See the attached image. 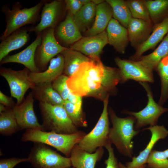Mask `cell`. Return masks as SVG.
<instances>
[{
    "mask_svg": "<svg viewBox=\"0 0 168 168\" xmlns=\"http://www.w3.org/2000/svg\"><path fill=\"white\" fill-rule=\"evenodd\" d=\"M72 168H75V167H72Z\"/></svg>",
    "mask_w": 168,
    "mask_h": 168,
    "instance_id": "obj_47",
    "label": "cell"
},
{
    "mask_svg": "<svg viewBox=\"0 0 168 168\" xmlns=\"http://www.w3.org/2000/svg\"><path fill=\"white\" fill-rule=\"evenodd\" d=\"M152 23L132 17L127 28L128 39L131 46L137 49L150 36L152 29Z\"/></svg>",
    "mask_w": 168,
    "mask_h": 168,
    "instance_id": "obj_19",
    "label": "cell"
},
{
    "mask_svg": "<svg viewBox=\"0 0 168 168\" xmlns=\"http://www.w3.org/2000/svg\"><path fill=\"white\" fill-rule=\"evenodd\" d=\"M96 6L91 0L87 4L83 6L73 15L74 21L81 32L88 30L89 25L95 17Z\"/></svg>",
    "mask_w": 168,
    "mask_h": 168,
    "instance_id": "obj_28",
    "label": "cell"
},
{
    "mask_svg": "<svg viewBox=\"0 0 168 168\" xmlns=\"http://www.w3.org/2000/svg\"><path fill=\"white\" fill-rule=\"evenodd\" d=\"M63 2L54 0L50 2L44 1L42 8L39 23L29 29V31L37 35L49 28L54 29L62 15Z\"/></svg>",
    "mask_w": 168,
    "mask_h": 168,
    "instance_id": "obj_13",
    "label": "cell"
},
{
    "mask_svg": "<svg viewBox=\"0 0 168 168\" xmlns=\"http://www.w3.org/2000/svg\"><path fill=\"white\" fill-rule=\"evenodd\" d=\"M30 72L26 67L20 70H15L9 68H0V74L7 82L11 96L16 99L17 105L23 101L26 92L30 88L31 89L35 85L30 79Z\"/></svg>",
    "mask_w": 168,
    "mask_h": 168,
    "instance_id": "obj_10",
    "label": "cell"
},
{
    "mask_svg": "<svg viewBox=\"0 0 168 168\" xmlns=\"http://www.w3.org/2000/svg\"><path fill=\"white\" fill-rule=\"evenodd\" d=\"M64 68V61L63 55L58 54L50 62L48 68L43 72H30L29 77L34 84L44 82H51L63 74Z\"/></svg>",
    "mask_w": 168,
    "mask_h": 168,
    "instance_id": "obj_20",
    "label": "cell"
},
{
    "mask_svg": "<svg viewBox=\"0 0 168 168\" xmlns=\"http://www.w3.org/2000/svg\"><path fill=\"white\" fill-rule=\"evenodd\" d=\"M108 43L118 52L124 54L129 40L127 29L112 18L106 28Z\"/></svg>",
    "mask_w": 168,
    "mask_h": 168,
    "instance_id": "obj_17",
    "label": "cell"
},
{
    "mask_svg": "<svg viewBox=\"0 0 168 168\" xmlns=\"http://www.w3.org/2000/svg\"><path fill=\"white\" fill-rule=\"evenodd\" d=\"M64 2L66 10L73 15L75 14L83 6L79 0H65Z\"/></svg>",
    "mask_w": 168,
    "mask_h": 168,
    "instance_id": "obj_39",
    "label": "cell"
},
{
    "mask_svg": "<svg viewBox=\"0 0 168 168\" xmlns=\"http://www.w3.org/2000/svg\"><path fill=\"white\" fill-rule=\"evenodd\" d=\"M126 2L133 18L152 23L144 0H131Z\"/></svg>",
    "mask_w": 168,
    "mask_h": 168,
    "instance_id": "obj_33",
    "label": "cell"
},
{
    "mask_svg": "<svg viewBox=\"0 0 168 168\" xmlns=\"http://www.w3.org/2000/svg\"><path fill=\"white\" fill-rule=\"evenodd\" d=\"M104 153L103 147L98 148L94 153H90L77 144L70 153L72 166L75 168H95L96 163L101 159Z\"/></svg>",
    "mask_w": 168,
    "mask_h": 168,
    "instance_id": "obj_18",
    "label": "cell"
},
{
    "mask_svg": "<svg viewBox=\"0 0 168 168\" xmlns=\"http://www.w3.org/2000/svg\"><path fill=\"white\" fill-rule=\"evenodd\" d=\"M29 29H20L2 40L0 44V61L11 52L25 45L29 39Z\"/></svg>",
    "mask_w": 168,
    "mask_h": 168,
    "instance_id": "obj_23",
    "label": "cell"
},
{
    "mask_svg": "<svg viewBox=\"0 0 168 168\" xmlns=\"http://www.w3.org/2000/svg\"><path fill=\"white\" fill-rule=\"evenodd\" d=\"M109 96L103 101L102 112L93 129L81 139L78 143L82 149L90 153L95 152L100 147H103L109 142L110 128L108 117V105Z\"/></svg>",
    "mask_w": 168,
    "mask_h": 168,
    "instance_id": "obj_6",
    "label": "cell"
},
{
    "mask_svg": "<svg viewBox=\"0 0 168 168\" xmlns=\"http://www.w3.org/2000/svg\"><path fill=\"white\" fill-rule=\"evenodd\" d=\"M26 162H28L27 158L12 157L9 158L1 159L0 168H13L19 163Z\"/></svg>",
    "mask_w": 168,
    "mask_h": 168,
    "instance_id": "obj_38",
    "label": "cell"
},
{
    "mask_svg": "<svg viewBox=\"0 0 168 168\" xmlns=\"http://www.w3.org/2000/svg\"><path fill=\"white\" fill-rule=\"evenodd\" d=\"M114 60L120 71V82L124 83L130 79L138 82H154L152 72L142 66L137 60L122 59L119 57Z\"/></svg>",
    "mask_w": 168,
    "mask_h": 168,
    "instance_id": "obj_11",
    "label": "cell"
},
{
    "mask_svg": "<svg viewBox=\"0 0 168 168\" xmlns=\"http://www.w3.org/2000/svg\"><path fill=\"white\" fill-rule=\"evenodd\" d=\"M168 55V33L153 52L141 57L137 61L142 66L152 72L161 60Z\"/></svg>",
    "mask_w": 168,
    "mask_h": 168,
    "instance_id": "obj_26",
    "label": "cell"
},
{
    "mask_svg": "<svg viewBox=\"0 0 168 168\" xmlns=\"http://www.w3.org/2000/svg\"><path fill=\"white\" fill-rule=\"evenodd\" d=\"M108 43L106 30L98 34L82 37L69 48L79 52L89 58L99 57L105 46Z\"/></svg>",
    "mask_w": 168,
    "mask_h": 168,
    "instance_id": "obj_14",
    "label": "cell"
},
{
    "mask_svg": "<svg viewBox=\"0 0 168 168\" xmlns=\"http://www.w3.org/2000/svg\"><path fill=\"white\" fill-rule=\"evenodd\" d=\"M7 108L4 105L0 104V113L4 111Z\"/></svg>",
    "mask_w": 168,
    "mask_h": 168,
    "instance_id": "obj_45",
    "label": "cell"
},
{
    "mask_svg": "<svg viewBox=\"0 0 168 168\" xmlns=\"http://www.w3.org/2000/svg\"><path fill=\"white\" fill-rule=\"evenodd\" d=\"M82 97L74 94L70 91L67 100L79 109L82 110Z\"/></svg>",
    "mask_w": 168,
    "mask_h": 168,
    "instance_id": "obj_40",
    "label": "cell"
},
{
    "mask_svg": "<svg viewBox=\"0 0 168 168\" xmlns=\"http://www.w3.org/2000/svg\"><path fill=\"white\" fill-rule=\"evenodd\" d=\"M89 58L90 60L82 63L69 77L67 84L76 95L93 96L103 101L116 91V86L121 80L119 70L105 65L99 57Z\"/></svg>",
    "mask_w": 168,
    "mask_h": 168,
    "instance_id": "obj_1",
    "label": "cell"
},
{
    "mask_svg": "<svg viewBox=\"0 0 168 168\" xmlns=\"http://www.w3.org/2000/svg\"><path fill=\"white\" fill-rule=\"evenodd\" d=\"M35 99L30 92L20 104H16L12 108L20 130L36 129L45 131L39 122L34 109Z\"/></svg>",
    "mask_w": 168,
    "mask_h": 168,
    "instance_id": "obj_12",
    "label": "cell"
},
{
    "mask_svg": "<svg viewBox=\"0 0 168 168\" xmlns=\"http://www.w3.org/2000/svg\"><path fill=\"white\" fill-rule=\"evenodd\" d=\"M91 0H79V1L83 6L86 5L89 3Z\"/></svg>",
    "mask_w": 168,
    "mask_h": 168,
    "instance_id": "obj_44",
    "label": "cell"
},
{
    "mask_svg": "<svg viewBox=\"0 0 168 168\" xmlns=\"http://www.w3.org/2000/svg\"><path fill=\"white\" fill-rule=\"evenodd\" d=\"M44 2L41 1L30 8H23L19 2L14 3L11 10L7 6H2V11L5 16L6 26L0 37L1 40H3L24 26L35 25L40 20V13Z\"/></svg>",
    "mask_w": 168,
    "mask_h": 168,
    "instance_id": "obj_4",
    "label": "cell"
},
{
    "mask_svg": "<svg viewBox=\"0 0 168 168\" xmlns=\"http://www.w3.org/2000/svg\"><path fill=\"white\" fill-rule=\"evenodd\" d=\"M42 41V33L37 35L35 40L26 49L16 54L7 55L0 62L2 64L10 63H16L24 65L30 72H40L37 67L35 61V56L36 49Z\"/></svg>",
    "mask_w": 168,
    "mask_h": 168,
    "instance_id": "obj_15",
    "label": "cell"
},
{
    "mask_svg": "<svg viewBox=\"0 0 168 168\" xmlns=\"http://www.w3.org/2000/svg\"><path fill=\"white\" fill-rule=\"evenodd\" d=\"M39 108L45 130L62 134H72L78 131L63 106L39 102Z\"/></svg>",
    "mask_w": 168,
    "mask_h": 168,
    "instance_id": "obj_5",
    "label": "cell"
},
{
    "mask_svg": "<svg viewBox=\"0 0 168 168\" xmlns=\"http://www.w3.org/2000/svg\"><path fill=\"white\" fill-rule=\"evenodd\" d=\"M35 168H70V157L63 156L44 144L34 143L27 157Z\"/></svg>",
    "mask_w": 168,
    "mask_h": 168,
    "instance_id": "obj_7",
    "label": "cell"
},
{
    "mask_svg": "<svg viewBox=\"0 0 168 168\" xmlns=\"http://www.w3.org/2000/svg\"><path fill=\"white\" fill-rule=\"evenodd\" d=\"M86 134L84 132L80 131L67 134L31 128L25 130L21 139L24 142L41 143L50 146L61 152L66 157H69L73 147Z\"/></svg>",
    "mask_w": 168,
    "mask_h": 168,
    "instance_id": "obj_3",
    "label": "cell"
},
{
    "mask_svg": "<svg viewBox=\"0 0 168 168\" xmlns=\"http://www.w3.org/2000/svg\"><path fill=\"white\" fill-rule=\"evenodd\" d=\"M112 144L109 142L104 147L108 152V158L105 161L106 165V168H119L117 158L115 156Z\"/></svg>",
    "mask_w": 168,
    "mask_h": 168,
    "instance_id": "obj_37",
    "label": "cell"
},
{
    "mask_svg": "<svg viewBox=\"0 0 168 168\" xmlns=\"http://www.w3.org/2000/svg\"><path fill=\"white\" fill-rule=\"evenodd\" d=\"M148 130L151 133L150 141L146 148L139 152L137 157H132V160L126 163L125 166L128 168H137L146 163L147 158L156 143L159 140L164 139L168 135V130L163 125L150 126L142 129Z\"/></svg>",
    "mask_w": 168,
    "mask_h": 168,
    "instance_id": "obj_16",
    "label": "cell"
},
{
    "mask_svg": "<svg viewBox=\"0 0 168 168\" xmlns=\"http://www.w3.org/2000/svg\"><path fill=\"white\" fill-rule=\"evenodd\" d=\"M68 78V77L63 74L52 82L53 88L59 94L64 100H67L68 95L70 91L67 83Z\"/></svg>",
    "mask_w": 168,
    "mask_h": 168,
    "instance_id": "obj_36",
    "label": "cell"
},
{
    "mask_svg": "<svg viewBox=\"0 0 168 168\" xmlns=\"http://www.w3.org/2000/svg\"><path fill=\"white\" fill-rule=\"evenodd\" d=\"M63 106L68 116L77 127L87 126L82 110L79 109L67 100H64Z\"/></svg>",
    "mask_w": 168,
    "mask_h": 168,
    "instance_id": "obj_34",
    "label": "cell"
},
{
    "mask_svg": "<svg viewBox=\"0 0 168 168\" xmlns=\"http://www.w3.org/2000/svg\"><path fill=\"white\" fill-rule=\"evenodd\" d=\"M168 33V17H166L155 25L151 34L136 49L135 53L130 59L133 60H138L144 53L155 48L165 35Z\"/></svg>",
    "mask_w": 168,
    "mask_h": 168,
    "instance_id": "obj_22",
    "label": "cell"
},
{
    "mask_svg": "<svg viewBox=\"0 0 168 168\" xmlns=\"http://www.w3.org/2000/svg\"><path fill=\"white\" fill-rule=\"evenodd\" d=\"M20 130L12 109L7 108L0 113V133L5 136L12 135Z\"/></svg>",
    "mask_w": 168,
    "mask_h": 168,
    "instance_id": "obj_30",
    "label": "cell"
},
{
    "mask_svg": "<svg viewBox=\"0 0 168 168\" xmlns=\"http://www.w3.org/2000/svg\"><path fill=\"white\" fill-rule=\"evenodd\" d=\"M112 126L110 128L109 142L113 144L119 153L125 156L132 157L133 154V138L140 132L134 129L136 119L132 116L124 118L118 117L111 108L108 110Z\"/></svg>",
    "mask_w": 168,
    "mask_h": 168,
    "instance_id": "obj_2",
    "label": "cell"
},
{
    "mask_svg": "<svg viewBox=\"0 0 168 168\" xmlns=\"http://www.w3.org/2000/svg\"><path fill=\"white\" fill-rule=\"evenodd\" d=\"M112 16V8L106 1L96 5L94 22L86 31L87 36L95 35L105 31Z\"/></svg>",
    "mask_w": 168,
    "mask_h": 168,
    "instance_id": "obj_25",
    "label": "cell"
},
{
    "mask_svg": "<svg viewBox=\"0 0 168 168\" xmlns=\"http://www.w3.org/2000/svg\"><path fill=\"white\" fill-rule=\"evenodd\" d=\"M54 35L61 41L66 45H72L82 37L74 21L73 15L68 11L64 20L54 31Z\"/></svg>",
    "mask_w": 168,
    "mask_h": 168,
    "instance_id": "obj_21",
    "label": "cell"
},
{
    "mask_svg": "<svg viewBox=\"0 0 168 168\" xmlns=\"http://www.w3.org/2000/svg\"><path fill=\"white\" fill-rule=\"evenodd\" d=\"M152 21L156 24L168 12V0H144Z\"/></svg>",
    "mask_w": 168,
    "mask_h": 168,
    "instance_id": "obj_31",
    "label": "cell"
},
{
    "mask_svg": "<svg viewBox=\"0 0 168 168\" xmlns=\"http://www.w3.org/2000/svg\"><path fill=\"white\" fill-rule=\"evenodd\" d=\"M0 103L7 108L12 109L16 104L11 97L6 95L1 91H0Z\"/></svg>",
    "mask_w": 168,
    "mask_h": 168,
    "instance_id": "obj_41",
    "label": "cell"
},
{
    "mask_svg": "<svg viewBox=\"0 0 168 168\" xmlns=\"http://www.w3.org/2000/svg\"><path fill=\"white\" fill-rule=\"evenodd\" d=\"M91 1L95 5H97L102 3L104 1L102 0H91Z\"/></svg>",
    "mask_w": 168,
    "mask_h": 168,
    "instance_id": "obj_43",
    "label": "cell"
},
{
    "mask_svg": "<svg viewBox=\"0 0 168 168\" xmlns=\"http://www.w3.org/2000/svg\"><path fill=\"white\" fill-rule=\"evenodd\" d=\"M164 152L166 155L167 157L168 158V149L165 150Z\"/></svg>",
    "mask_w": 168,
    "mask_h": 168,
    "instance_id": "obj_46",
    "label": "cell"
},
{
    "mask_svg": "<svg viewBox=\"0 0 168 168\" xmlns=\"http://www.w3.org/2000/svg\"><path fill=\"white\" fill-rule=\"evenodd\" d=\"M148 168H168V158L164 151L152 150L147 161Z\"/></svg>",
    "mask_w": 168,
    "mask_h": 168,
    "instance_id": "obj_35",
    "label": "cell"
},
{
    "mask_svg": "<svg viewBox=\"0 0 168 168\" xmlns=\"http://www.w3.org/2000/svg\"><path fill=\"white\" fill-rule=\"evenodd\" d=\"M156 69L161 81V93L158 104L162 106L168 99V55L161 60Z\"/></svg>",
    "mask_w": 168,
    "mask_h": 168,
    "instance_id": "obj_32",
    "label": "cell"
},
{
    "mask_svg": "<svg viewBox=\"0 0 168 168\" xmlns=\"http://www.w3.org/2000/svg\"><path fill=\"white\" fill-rule=\"evenodd\" d=\"M145 90L148 101L146 107L138 112L126 111V113L134 117L136 122L134 127L136 130L144 126L157 125L158 120L163 113L168 111V108L162 107L157 103L153 98V96L149 85L145 82H139Z\"/></svg>",
    "mask_w": 168,
    "mask_h": 168,
    "instance_id": "obj_8",
    "label": "cell"
},
{
    "mask_svg": "<svg viewBox=\"0 0 168 168\" xmlns=\"http://www.w3.org/2000/svg\"><path fill=\"white\" fill-rule=\"evenodd\" d=\"M119 168H128L125 165L123 164L120 162H118ZM146 166V165H143L137 168H145Z\"/></svg>",
    "mask_w": 168,
    "mask_h": 168,
    "instance_id": "obj_42",
    "label": "cell"
},
{
    "mask_svg": "<svg viewBox=\"0 0 168 168\" xmlns=\"http://www.w3.org/2000/svg\"><path fill=\"white\" fill-rule=\"evenodd\" d=\"M31 89L35 99L38 100L39 102L63 106L64 100L53 88L52 83L44 82L35 84Z\"/></svg>",
    "mask_w": 168,
    "mask_h": 168,
    "instance_id": "obj_24",
    "label": "cell"
},
{
    "mask_svg": "<svg viewBox=\"0 0 168 168\" xmlns=\"http://www.w3.org/2000/svg\"><path fill=\"white\" fill-rule=\"evenodd\" d=\"M61 54L64 61L63 73L68 77L72 76L82 63L90 60L88 57L79 52L68 48Z\"/></svg>",
    "mask_w": 168,
    "mask_h": 168,
    "instance_id": "obj_27",
    "label": "cell"
},
{
    "mask_svg": "<svg viewBox=\"0 0 168 168\" xmlns=\"http://www.w3.org/2000/svg\"><path fill=\"white\" fill-rule=\"evenodd\" d=\"M67 48L57 41L54 29L45 30L42 33L41 42L35 52V61L37 67L40 71H45L47 69L48 63L53 57Z\"/></svg>",
    "mask_w": 168,
    "mask_h": 168,
    "instance_id": "obj_9",
    "label": "cell"
},
{
    "mask_svg": "<svg viewBox=\"0 0 168 168\" xmlns=\"http://www.w3.org/2000/svg\"><path fill=\"white\" fill-rule=\"evenodd\" d=\"M111 7L113 18L127 29L128 22L132 17L126 1L122 0H106Z\"/></svg>",
    "mask_w": 168,
    "mask_h": 168,
    "instance_id": "obj_29",
    "label": "cell"
}]
</instances>
